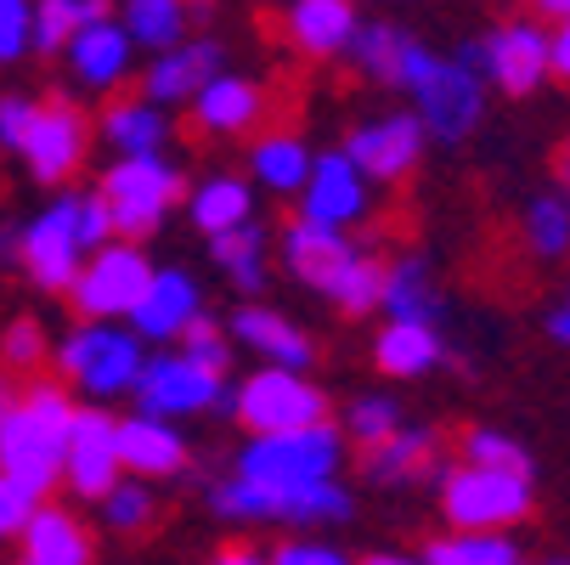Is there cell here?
Masks as SVG:
<instances>
[{"label":"cell","instance_id":"11","mask_svg":"<svg viewBox=\"0 0 570 565\" xmlns=\"http://www.w3.org/2000/svg\"><path fill=\"white\" fill-rule=\"evenodd\" d=\"M147 283H153V255L141 244H119L114 237L97 255H86L79 277L68 283V305L79 322H130Z\"/></svg>","mask_w":570,"mask_h":565},{"label":"cell","instance_id":"27","mask_svg":"<svg viewBox=\"0 0 570 565\" xmlns=\"http://www.w3.org/2000/svg\"><path fill=\"white\" fill-rule=\"evenodd\" d=\"M97 136L108 142L114 158H153V153H170L176 119H170V108L147 103L141 91L136 97H108V108L97 119Z\"/></svg>","mask_w":570,"mask_h":565},{"label":"cell","instance_id":"3","mask_svg":"<svg viewBox=\"0 0 570 565\" xmlns=\"http://www.w3.org/2000/svg\"><path fill=\"white\" fill-rule=\"evenodd\" d=\"M79 401L46 373L18 390V401L0 413V475L18 480L29 498H51L62 487V452H68V425Z\"/></svg>","mask_w":570,"mask_h":565},{"label":"cell","instance_id":"5","mask_svg":"<svg viewBox=\"0 0 570 565\" xmlns=\"http://www.w3.org/2000/svg\"><path fill=\"white\" fill-rule=\"evenodd\" d=\"M209 509L226 526H288V537H316L322 526H340L356 515V498L345 480H322V487H249L237 475H215L209 480Z\"/></svg>","mask_w":570,"mask_h":565},{"label":"cell","instance_id":"2","mask_svg":"<svg viewBox=\"0 0 570 565\" xmlns=\"http://www.w3.org/2000/svg\"><path fill=\"white\" fill-rule=\"evenodd\" d=\"M102 244H114V215H108L102 193L97 187H62L23 221L18 272L40 294H68V283L79 277L86 255H97Z\"/></svg>","mask_w":570,"mask_h":565},{"label":"cell","instance_id":"30","mask_svg":"<svg viewBox=\"0 0 570 565\" xmlns=\"http://www.w3.org/2000/svg\"><path fill=\"white\" fill-rule=\"evenodd\" d=\"M209 261L232 283L237 300H261L272 289V232H266V221L255 215V221L209 237Z\"/></svg>","mask_w":570,"mask_h":565},{"label":"cell","instance_id":"43","mask_svg":"<svg viewBox=\"0 0 570 565\" xmlns=\"http://www.w3.org/2000/svg\"><path fill=\"white\" fill-rule=\"evenodd\" d=\"M35 114H40V97H29V91L0 97V153H23V142L35 130Z\"/></svg>","mask_w":570,"mask_h":565},{"label":"cell","instance_id":"20","mask_svg":"<svg viewBox=\"0 0 570 565\" xmlns=\"http://www.w3.org/2000/svg\"><path fill=\"white\" fill-rule=\"evenodd\" d=\"M226 334L237 351L261 357V368H288V373H311L316 368V340L311 329H299L294 316H283L266 300H237L226 316Z\"/></svg>","mask_w":570,"mask_h":565},{"label":"cell","instance_id":"45","mask_svg":"<svg viewBox=\"0 0 570 565\" xmlns=\"http://www.w3.org/2000/svg\"><path fill=\"white\" fill-rule=\"evenodd\" d=\"M272 565H356V559L328 537H283L272 548Z\"/></svg>","mask_w":570,"mask_h":565},{"label":"cell","instance_id":"42","mask_svg":"<svg viewBox=\"0 0 570 565\" xmlns=\"http://www.w3.org/2000/svg\"><path fill=\"white\" fill-rule=\"evenodd\" d=\"M79 29V0H35L29 18V51L35 57H62V46Z\"/></svg>","mask_w":570,"mask_h":565},{"label":"cell","instance_id":"15","mask_svg":"<svg viewBox=\"0 0 570 565\" xmlns=\"http://www.w3.org/2000/svg\"><path fill=\"white\" fill-rule=\"evenodd\" d=\"M340 153L373 182V187H395L419 171L424 158V125L413 119V108H395V114H367L345 130Z\"/></svg>","mask_w":570,"mask_h":565},{"label":"cell","instance_id":"34","mask_svg":"<svg viewBox=\"0 0 570 565\" xmlns=\"http://www.w3.org/2000/svg\"><path fill=\"white\" fill-rule=\"evenodd\" d=\"M119 29L130 35L136 51H170L187 40L193 18H187V0H125V12H119Z\"/></svg>","mask_w":570,"mask_h":565},{"label":"cell","instance_id":"44","mask_svg":"<svg viewBox=\"0 0 570 565\" xmlns=\"http://www.w3.org/2000/svg\"><path fill=\"white\" fill-rule=\"evenodd\" d=\"M29 18H35V0H0V68L29 57Z\"/></svg>","mask_w":570,"mask_h":565},{"label":"cell","instance_id":"18","mask_svg":"<svg viewBox=\"0 0 570 565\" xmlns=\"http://www.w3.org/2000/svg\"><path fill=\"white\" fill-rule=\"evenodd\" d=\"M114 408H73V425H68V452H62V487L68 498L79 504H102L125 469H119V441H114Z\"/></svg>","mask_w":570,"mask_h":565},{"label":"cell","instance_id":"17","mask_svg":"<svg viewBox=\"0 0 570 565\" xmlns=\"http://www.w3.org/2000/svg\"><path fill=\"white\" fill-rule=\"evenodd\" d=\"M294 204H299L294 210L299 221H316V226H334V232L356 237L373 221V182L351 165L340 147H328V153L311 158V176H305Z\"/></svg>","mask_w":570,"mask_h":565},{"label":"cell","instance_id":"50","mask_svg":"<svg viewBox=\"0 0 570 565\" xmlns=\"http://www.w3.org/2000/svg\"><path fill=\"white\" fill-rule=\"evenodd\" d=\"M209 565H272V554H261L255 543H232V548H220Z\"/></svg>","mask_w":570,"mask_h":565},{"label":"cell","instance_id":"13","mask_svg":"<svg viewBox=\"0 0 570 565\" xmlns=\"http://www.w3.org/2000/svg\"><path fill=\"white\" fill-rule=\"evenodd\" d=\"M413 119L424 125V142L458 147L480 130L485 119V79L480 68H469L463 57H435V68L424 74V86L413 91Z\"/></svg>","mask_w":570,"mask_h":565},{"label":"cell","instance_id":"40","mask_svg":"<svg viewBox=\"0 0 570 565\" xmlns=\"http://www.w3.org/2000/svg\"><path fill=\"white\" fill-rule=\"evenodd\" d=\"M97 515H102V526L114 532V537H141L153 520H158V493L147 487V480H119V487L97 504Z\"/></svg>","mask_w":570,"mask_h":565},{"label":"cell","instance_id":"6","mask_svg":"<svg viewBox=\"0 0 570 565\" xmlns=\"http://www.w3.org/2000/svg\"><path fill=\"white\" fill-rule=\"evenodd\" d=\"M345 464H351V441L340 425H311V430H288V436H249L226 475L249 480V487H277V493H294V487H322V480H345Z\"/></svg>","mask_w":570,"mask_h":565},{"label":"cell","instance_id":"52","mask_svg":"<svg viewBox=\"0 0 570 565\" xmlns=\"http://www.w3.org/2000/svg\"><path fill=\"white\" fill-rule=\"evenodd\" d=\"M553 176H559V193H570V136H564L559 153H553Z\"/></svg>","mask_w":570,"mask_h":565},{"label":"cell","instance_id":"35","mask_svg":"<svg viewBox=\"0 0 570 565\" xmlns=\"http://www.w3.org/2000/svg\"><path fill=\"white\" fill-rule=\"evenodd\" d=\"M51 345H57V334L46 329L35 311L12 316L7 329H0V373H12L18 384L46 379L51 373Z\"/></svg>","mask_w":570,"mask_h":565},{"label":"cell","instance_id":"55","mask_svg":"<svg viewBox=\"0 0 570 565\" xmlns=\"http://www.w3.org/2000/svg\"><path fill=\"white\" fill-rule=\"evenodd\" d=\"M12 565H29V559H12Z\"/></svg>","mask_w":570,"mask_h":565},{"label":"cell","instance_id":"46","mask_svg":"<svg viewBox=\"0 0 570 565\" xmlns=\"http://www.w3.org/2000/svg\"><path fill=\"white\" fill-rule=\"evenodd\" d=\"M35 509H40V498H29L18 480H7L0 475V543H18L23 537V526L35 520Z\"/></svg>","mask_w":570,"mask_h":565},{"label":"cell","instance_id":"47","mask_svg":"<svg viewBox=\"0 0 570 565\" xmlns=\"http://www.w3.org/2000/svg\"><path fill=\"white\" fill-rule=\"evenodd\" d=\"M542 334H548V345L570 351V289H559V294L548 300V311H542Z\"/></svg>","mask_w":570,"mask_h":565},{"label":"cell","instance_id":"22","mask_svg":"<svg viewBox=\"0 0 570 565\" xmlns=\"http://www.w3.org/2000/svg\"><path fill=\"white\" fill-rule=\"evenodd\" d=\"M62 62H68V79H73L79 91L114 97L125 79L136 74V46L119 29V18H97V23H79L73 29V40L62 46Z\"/></svg>","mask_w":570,"mask_h":565},{"label":"cell","instance_id":"28","mask_svg":"<svg viewBox=\"0 0 570 565\" xmlns=\"http://www.w3.org/2000/svg\"><path fill=\"white\" fill-rule=\"evenodd\" d=\"M384 322H446V289L430 266V255H395L384 261V300H379Z\"/></svg>","mask_w":570,"mask_h":565},{"label":"cell","instance_id":"4","mask_svg":"<svg viewBox=\"0 0 570 565\" xmlns=\"http://www.w3.org/2000/svg\"><path fill=\"white\" fill-rule=\"evenodd\" d=\"M141 368L147 345L130 334V322H73L51 345V379L86 408H114L119 396H136Z\"/></svg>","mask_w":570,"mask_h":565},{"label":"cell","instance_id":"16","mask_svg":"<svg viewBox=\"0 0 570 565\" xmlns=\"http://www.w3.org/2000/svg\"><path fill=\"white\" fill-rule=\"evenodd\" d=\"M446 464L452 458H446V441H441L435 425H401L379 447H362L356 452V475L367 480L373 493H419V487H435Z\"/></svg>","mask_w":570,"mask_h":565},{"label":"cell","instance_id":"48","mask_svg":"<svg viewBox=\"0 0 570 565\" xmlns=\"http://www.w3.org/2000/svg\"><path fill=\"white\" fill-rule=\"evenodd\" d=\"M18 261H23V221L0 215V277L18 272Z\"/></svg>","mask_w":570,"mask_h":565},{"label":"cell","instance_id":"38","mask_svg":"<svg viewBox=\"0 0 570 565\" xmlns=\"http://www.w3.org/2000/svg\"><path fill=\"white\" fill-rule=\"evenodd\" d=\"M458 464L474 469H509V475H531V447L498 425H469L458 430Z\"/></svg>","mask_w":570,"mask_h":565},{"label":"cell","instance_id":"25","mask_svg":"<svg viewBox=\"0 0 570 565\" xmlns=\"http://www.w3.org/2000/svg\"><path fill=\"white\" fill-rule=\"evenodd\" d=\"M452 340L435 322H379L373 334V368L384 379H430L441 368H452Z\"/></svg>","mask_w":570,"mask_h":565},{"label":"cell","instance_id":"49","mask_svg":"<svg viewBox=\"0 0 570 565\" xmlns=\"http://www.w3.org/2000/svg\"><path fill=\"white\" fill-rule=\"evenodd\" d=\"M548 57H553V74H559V79H570V18L548 35Z\"/></svg>","mask_w":570,"mask_h":565},{"label":"cell","instance_id":"41","mask_svg":"<svg viewBox=\"0 0 570 565\" xmlns=\"http://www.w3.org/2000/svg\"><path fill=\"white\" fill-rule=\"evenodd\" d=\"M187 362H198V368H209V373H220V379H232V362H237V345H232V334H226V322L220 316H198L193 329L181 334V345H176Z\"/></svg>","mask_w":570,"mask_h":565},{"label":"cell","instance_id":"1","mask_svg":"<svg viewBox=\"0 0 570 565\" xmlns=\"http://www.w3.org/2000/svg\"><path fill=\"white\" fill-rule=\"evenodd\" d=\"M272 261H277L294 283H305L316 300H328L340 316H379L384 261L362 244V237L294 215V221L272 237Z\"/></svg>","mask_w":570,"mask_h":565},{"label":"cell","instance_id":"19","mask_svg":"<svg viewBox=\"0 0 570 565\" xmlns=\"http://www.w3.org/2000/svg\"><path fill=\"white\" fill-rule=\"evenodd\" d=\"M198 316H209V300H204V283L187 272V266H153V283L141 294V305L130 311V334L153 351H170L181 345V334L193 329Z\"/></svg>","mask_w":570,"mask_h":565},{"label":"cell","instance_id":"23","mask_svg":"<svg viewBox=\"0 0 570 565\" xmlns=\"http://www.w3.org/2000/svg\"><path fill=\"white\" fill-rule=\"evenodd\" d=\"M114 441H119V469L130 480H176L193 469V447L181 436V425L165 419H147V413H125L114 419Z\"/></svg>","mask_w":570,"mask_h":565},{"label":"cell","instance_id":"39","mask_svg":"<svg viewBox=\"0 0 570 565\" xmlns=\"http://www.w3.org/2000/svg\"><path fill=\"white\" fill-rule=\"evenodd\" d=\"M406 425V413H401V401L395 396H384V390H367V396H351L345 401V441H351V452H362V447H379L390 430H401Z\"/></svg>","mask_w":570,"mask_h":565},{"label":"cell","instance_id":"31","mask_svg":"<svg viewBox=\"0 0 570 565\" xmlns=\"http://www.w3.org/2000/svg\"><path fill=\"white\" fill-rule=\"evenodd\" d=\"M18 559H29V565H97V543H91V526L73 509L46 498L18 537Z\"/></svg>","mask_w":570,"mask_h":565},{"label":"cell","instance_id":"21","mask_svg":"<svg viewBox=\"0 0 570 565\" xmlns=\"http://www.w3.org/2000/svg\"><path fill=\"white\" fill-rule=\"evenodd\" d=\"M345 57H351V68L367 79V86H390V91L413 97V91L424 86V74L435 68L441 51H430L424 40H413V35L395 29V23H362V29L351 35Z\"/></svg>","mask_w":570,"mask_h":565},{"label":"cell","instance_id":"24","mask_svg":"<svg viewBox=\"0 0 570 565\" xmlns=\"http://www.w3.org/2000/svg\"><path fill=\"white\" fill-rule=\"evenodd\" d=\"M215 74H226V46L220 40H209V35H187L181 46H170V51H158L153 62H147V74H141V97L147 103H158V108H181V103H193Z\"/></svg>","mask_w":570,"mask_h":565},{"label":"cell","instance_id":"14","mask_svg":"<svg viewBox=\"0 0 570 565\" xmlns=\"http://www.w3.org/2000/svg\"><path fill=\"white\" fill-rule=\"evenodd\" d=\"M91 136L97 125L86 119V108H79L73 97H40V114H35V130L23 142V165L40 187L62 193L73 187V176L86 171V158H91Z\"/></svg>","mask_w":570,"mask_h":565},{"label":"cell","instance_id":"12","mask_svg":"<svg viewBox=\"0 0 570 565\" xmlns=\"http://www.w3.org/2000/svg\"><path fill=\"white\" fill-rule=\"evenodd\" d=\"M469 68H480L485 91H503V97H531L542 79L553 74V57H548V29L537 18H509L498 23L485 40L463 46L458 51Z\"/></svg>","mask_w":570,"mask_h":565},{"label":"cell","instance_id":"36","mask_svg":"<svg viewBox=\"0 0 570 565\" xmlns=\"http://www.w3.org/2000/svg\"><path fill=\"white\" fill-rule=\"evenodd\" d=\"M424 565H525L520 543L509 532H441L419 554Z\"/></svg>","mask_w":570,"mask_h":565},{"label":"cell","instance_id":"53","mask_svg":"<svg viewBox=\"0 0 570 565\" xmlns=\"http://www.w3.org/2000/svg\"><path fill=\"white\" fill-rule=\"evenodd\" d=\"M18 390H23V384H18L12 373H0V413H7V408H12V401H18Z\"/></svg>","mask_w":570,"mask_h":565},{"label":"cell","instance_id":"29","mask_svg":"<svg viewBox=\"0 0 570 565\" xmlns=\"http://www.w3.org/2000/svg\"><path fill=\"white\" fill-rule=\"evenodd\" d=\"M356 29H362L356 0H288V12H283L288 46L299 57H316V62L345 57V46H351Z\"/></svg>","mask_w":570,"mask_h":565},{"label":"cell","instance_id":"7","mask_svg":"<svg viewBox=\"0 0 570 565\" xmlns=\"http://www.w3.org/2000/svg\"><path fill=\"white\" fill-rule=\"evenodd\" d=\"M187 171L170 153L153 158H114V165L97 176V193L114 215V237L119 244H147V237L165 232V221L187 204Z\"/></svg>","mask_w":570,"mask_h":565},{"label":"cell","instance_id":"37","mask_svg":"<svg viewBox=\"0 0 570 565\" xmlns=\"http://www.w3.org/2000/svg\"><path fill=\"white\" fill-rule=\"evenodd\" d=\"M520 237L537 261H564L570 255V193H542L520 215Z\"/></svg>","mask_w":570,"mask_h":565},{"label":"cell","instance_id":"26","mask_svg":"<svg viewBox=\"0 0 570 565\" xmlns=\"http://www.w3.org/2000/svg\"><path fill=\"white\" fill-rule=\"evenodd\" d=\"M187 108H193V130L198 136L232 142V136H249L266 119V91L255 86L249 74H215Z\"/></svg>","mask_w":570,"mask_h":565},{"label":"cell","instance_id":"51","mask_svg":"<svg viewBox=\"0 0 570 565\" xmlns=\"http://www.w3.org/2000/svg\"><path fill=\"white\" fill-rule=\"evenodd\" d=\"M356 565H424L419 554H401V548H379V554H362Z\"/></svg>","mask_w":570,"mask_h":565},{"label":"cell","instance_id":"32","mask_svg":"<svg viewBox=\"0 0 570 565\" xmlns=\"http://www.w3.org/2000/svg\"><path fill=\"white\" fill-rule=\"evenodd\" d=\"M311 142L299 130H261L249 142V187L272 193V198H299L305 176H311Z\"/></svg>","mask_w":570,"mask_h":565},{"label":"cell","instance_id":"8","mask_svg":"<svg viewBox=\"0 0 570 565\" xmlns=\"http://www.w3.org/2000/svg\"><path fill=\"white\" fill-rule=\"evenodd\" d=\"M226 413L249 436H288V430H311V425H334V401L311 373L255 368L249 379H232Z\"/></svg>","mask_w":570,"mask_h":565},{"label":"cell","instance_id":"9","mask_svg":"<svg viewBox=\"0 0 570 565\" xmlns=\"http://www.w3.org/2000/svg\"><path fill=\"white\" fill-rule=\"evenodd\" d=\"M435 504H441V520L452 532H509L531 515L537 487H531V475L474 469V464L452 458L435 480Z\"/></svg>","mask_w":570,"mask_h":565},{"label":"cell","instance_id":"54","mask_svg":"<svg viewBox=\"0 0 570 565\" xmlns=\"http://www.w3.org/2000/svg\"><path fill=\"white\" fill-rule=\"evenodd\" d=\"M525 565H570L564 554H548V559H525Z\"/></svg>","mask_w":570,"mask_h":565},{"label":"cell","instance_id":"33","mask_svg":"<svg viewBox=\"0 0 570 565\" xmlns=\"http://www.w3.org/2000/svg\"><path fill=\"white\" fill-rule=\"evenodd\" d=\"M187 221H193V232L198 237H220V232H232V226H243V221H255V187L243 182V176H204V182H193L187 187Z\"/></svg>","mask_w":570,"mask_h":565},{"label":"cell","instance_id":"10","mask_svg":"<svg viewBox=\"0 0 570 565\" xmlns=\"http://www.w3.org/2000/svg\"><path fill=\"white\" fill-rule=\"evenodd\" d=\"M136 413L147 419H165V425H187V419H204V413H226L232 401V379L187 362L176 345L170 351H147V368L136 379Z\"/></svg>","mask_w":570,"mask_h":565}]
</instances>
